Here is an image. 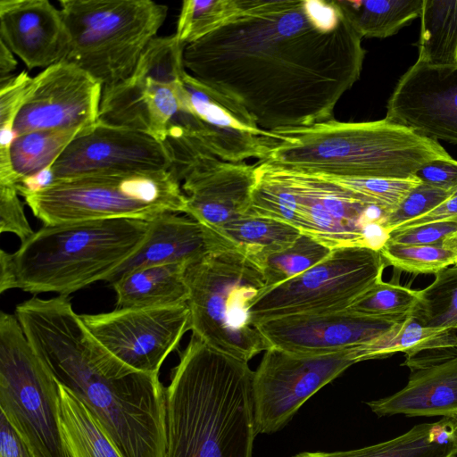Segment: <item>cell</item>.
I'll list each match as a JSON object with an SVG mask.
<instances>
[{"mask_svg":"<svg viewBox=\"0 0 457 457\" xmlns=\"http://www.w3.org/2000/svg\"><path fill=\"white\" fill-rule=\"evenodd\" d=\"M365 53L337 0H242L227 25L185 46L183 62L273 132L334 119Z\"/></svg>","mask_w":457,"mask_h":457,"instance_id":"cell-1","label":"cell"},{"mask_svg":"<svg viewBox=\"0 0 457 457\" xmlns=\"http://www.w3.org/2000/svg\"><path fill=\"white\" fill-rule=\"evenodd\" d=\"M15 316L56 381L87 405L123 457H164L165 395L158 374L112 354L68 296H33L16 305Z\"/></svg>","mask_w":457,"mask_h":457,"instance_id":"cell-2","label":"cell"},{"mask_svg":"<svg viewBox=\"0 0 457 457\" xmlns=\"http://www.w3.org/2000/svg\"><path fill=\"white\" fill-rule=\"evenodd\" d=\"M253 373L192 334L164 388V457H252Z\"/></svg>","mask_w":457,"mask_h":457,"instance_id":"cell-3","label":"cell"},{"mask_svg":"<svg viewBox=\"0 0 457 457\" xmlns=\"http://www.w3.org/2000/svg\"><path fill=\"white\" fill-rule=\"evenodd\" d=\"M150 221L113 219L43 225L14 253L0 252V293L68 296L110 277L145 242Z\"/></svg>","mask_w":457,"mask_h":457,"instance_id":"cell-4","label":"cell"},{"mask_svg":"<svg viewBox=\"0 0 457 457\" xmlns=\"http://www.w3.org/2000/svg\"><path fill=\"white\" fill-rule=\"evenodd\" d=\"M273 133L283 140L264 161L312 173L411 179L428 162L452 158L437 141L386 118L361 122L331 119Z\"/></svg>","mask_w":457,"mask_h":457,"instance_id":"cell-5","label":"cell"},{"mask_svg":"<svg viewBox=\"0 0 457 457\" xmlns=\"http://www.w3.org/2000/svg\"><path fill=\"white\" fill-rule=\"evenodd\" d=\"M185 280L194 336L247 362L270 348L250 313L267 290L262 272L230 243L188 264Z\"/></svg>","mask_w":457,"mask_h":457,"instance_id":"cell-6","label":"cell"},{"mask_svg":"<svg viewBox=\"0 0 457 457\" xmlns=\"http://www.w3.org/2000/svg\"><path fill=\"white\" fill-rule=\"evenodd\" d=\"M43 225L134 219L152 220L166 213L187 214V197L170 170L96 173L54 181L24 196Z\"/></svg>","mask_w":457,"mask_h":457,"instance_id":"cell-7","label":"cell"},{"mask_svg":"<svg viewBox=\"0 0 457 457\" xmlns=\"http://www.w3.org/2000/svg\"><path fill=\"white\" fill-rule=\"evenodd\" d=\"M59 4L70 36L64 61L104 88L131 75L168 13L167 5L150 0H61Z\"/></svg>","mask_w":457,"mask_h":457,"instance_id":"cell-8","label":"cell"},{"mask_svg":"<svg viewBox=\"0 0 457 457\" xmlns=\"http://www.w3.org/2000/svg\"><path fill=\"white\" fill-rule=\"evenodd\" d=\"M0 412L35 457H69L60 425L59 384L15 315L0 313Z\"/></svg>","mask_w":457,"mask_h":457,"instance_id":"cell-9","label":"cell"},{"mask_svg":"<svg viewBox=\"0 0 457 457\" xmlns=\"http://www.w3.org/2000/svg\"><path fill=\"white\" fill-rule=\"evenodd\" d=\"M185 46L175 34L154 37L131 75L104 88L99 121L164 142L187 112Z\"/></svg>","mask_w":457,"mask_h":457,"instance_id":"cell-10","label":"cell"},{"mask_svg":"<svg viewBox=\"0 0 457 457\" xmlns=\"http://www.w3.org/2000/svg\"><path fill=\"white\" fill-rule=\"evenodd\" d=\"M386 266L378 250L362 246L333 249L315 266L265 291L250 308L252 323L345 310L382 279Z\"/></svg>","mask_w":457,"mask_h":457,"instance_id":"cell-11","label":"cell"},{"mask_svg":"<svg viewBox=\"0 0 457 457\" xmlns=\"http://www.w3.org/2000/svg\"><path fill=\"white\" fill-rule=\"evenodd\" d=\"M268 163L295 195L301 233L331 249L362 246L379 251L386 241L388 234L382 228L386 214L379 208L318 173Z\"/></svg>","mask_w":457,"mask_h":457,"instance_id":"cell-12","label":"cell"},{"mask_svg":"<svg viewBox=\"0 0 457 457\" xmlns=\"http://www.w3.org/2000/svg\"><path fill=\"white\" fill-rule=\"evenodd\" d=\"M163 143L172 160L170 171L187 197V216L216 230L246 213L255 164L219 159L181 127L173 128Z\"/></svg>","mask_w":457,"mask_h":457,"instance_id":"cell-13","label":"cell"},{"mask_svg":"<svg viewBox=\"0 0 457 457\" xmlns=\"http://www.w3.org/2000/svg\"><path fill=\"white\" fill-rule=\"evenodd\" d=\"M264 352L253 381L258 434L282 428L312 395L356 363L353 348L320 355Z\"/></svg>","mask_w":457,"mask_h":457,"instance_id":"cell-14","label":"cell"},{"mask_svg":"<svg viewBox=\"0 0 457 457\" xmlns=\"http://www.w3.org/2000/svg\"><path fill=\"white\" fill-rule=\"evenodd\" d=\"M93 336L117 359L138 371L158 374L184 334L191 330L187 303L143 308H116L80 314Z\"/></svg>","mask_w":457,"mask_h":457,"instance_id":"cell-15","label":"cell"},{"mask_svg":"<svg viewBox=\"0 0 457 457\" xmlns=\"http://www.w3.org/2000/svg\"><path fill=\"white\" fill-rule=\"evenodd\" d=\"M163 142L124 127L98 122L74 138L52 165L54 181L96 173L170 170Z\"/></svg>","mask_w":457,"mask_h":457,"instance_id":"cell-16","label":"cell"},{"mask_svg":"<svg viewBox=\"0 0 457 457\" xmlns=\"http://www.w3.org/2000/svg\"><path fill=\"white\" fill-rule=\"evenodd\" d=\"M104 86L66 61L44 69L14 123L15 136L42 129L93 128L99 120Z\"/></svg>","mask_w":457,"mask_h":457,"instance_id":"cell-17","label":"cell"},{"mask_svg":"<svg viewBox=\"0 0 457 457\" xmlns=\"http://www.w3.org/2000/svg\"><path fill=\"white\" fill-rule=\"evenodd\" d=\"M183 82L193 123L188 130L211 154L226 162L264 161L283 137L262 129L238 104L202 84L188 72Z\"/></svg>","mask_w":457,"mask_h":457,"instance_id":"cell-18","label":"cell"},{"mask_svg":"<svg viewBox=\"0 0 457 457\" xmlns=\"http://www.w3.org/2000/svg\"><path fill=\"white\" fill-rule=\"evenodd\" d=\"M385 118L424 137L457 144V66L416 62L398 80Z\"/></svg>","mask_w":457,"mask_h":457,"instance_id":"cell-19","label":"cell"},{"mask_svg":"<svg viewBox=\"0 0 457 457\" xmlns=\"http://www.w3.org/2000/svg\"><path fill=\"white\" fill-rule=\"evenodd\" d=\"M400 320L342 310L284 316L254 326L270 347L300 355H320L367 344Z\"/></svg>","mask_w":457,"mask_h":457,"instance_id":"cell-20","label":"cell"},{"mask_svg":"<svg viewBox=\"0 0 457 457\" xmlns=\"http://www.w3.org/2000/svg\"><path fill=\"white\" fill-rule=\"evenodd\" d=\"M0 36L29 70L64 61L70 50L61 10L47 0H1Z\"/></svg>","mask_w":457,"mask_h":457,"instance_id":"cell-21","label":"cell"},{"mask_svg":"<svg viewBox=\"0 0 457 457\" xmlns=\"http://www.w3.org/2000/svg\"><path fill=\"white\" fill-rule=\"evenodd\" d=\"M212 228L191 217L162 213L150 220L142 246L107 280L110 284L123 274L145 266L179 263L188 265L228 244Z\"/></svg>","mask_w":457,"mask_h":457,"instance_id":"cell-22","label":"cell"},{"mask_svg":"<svg viewBox=\"0 0 457 457\" xmlns=\"http://www.w3.org/2000/svg\"><path fill=\"white\" fill-rule=\"evenodd\" d=\"M411 370L408 383L402 390L367 403L374 413L446 417L457 411V353Z\"/></svg>","mask_w":457,"mask_h":457,"instance_id":"cell-23","label":"cell"},{"mask_svg":"<svg viewBox=\"0 0 457 457\" xmlns=\"http://www.w3.org/2000/svg\"><path fill=\"white\" fill-rule=\"evenodd\" d=\"M187 265L159 264L132 270L111 285L116 308L163 307L187 303Z\"/></svg>","mask_w":457,"mask_h":457,"instance_id":"cell-24","label":"cell"},{"mask_svg":"<svg viewBox=\"0 0 457 457\" xmlns=\"http://www.w3.org/2000/svg\"><path fill=\"white\" fill-rule=\"evenodd\" d=\"M293 457H457V445L452 421L443 417L377 445L332 453L305 452Z\"/></svg>","mask_w":457,"mask_h":457,"instance_id":"cell-25","label":"cell"},{"mask_svg":"<svg viewBox=\"0 0 457 457\" xmlns=\"http://www.w3.org/2000/svg\"><path fill=\"white\" fill-rule=\"evenodd\" d=\"M59 403L61 430L69 457H123L92 411L61 384Z\"/></svg>","mask_w":457,"mask_h":457,"instance_id":"cell-26","label":"cell"},{"mask_svg":"<svg viewBox=\"0 0 457 457\" xmlns=\"http://www.w3.org/2000/svg\"><path fill=\"white\" fill-rule=\"evenodd\" d=\"M445 349H457L454 330L427 328L410 315L374 340L353 348V353L356 362H359L385 358L399 352L407 356Z\"/></svg>","mask_w":457,"mask_h":457,"instance_id":"cell-27","label":"cell"},{"mask_svg":"<svg viewBox=\"0 0 457 457\" xmlns=\"http://www.w3.org/2000/svg\"><path fill=\"white\" fill-rule=\"evenodd\" d=\"M215 231L257 266L266 257L293 245L302 234L287 223L250 215L234 219Z\"/></svg>","mask_w":457,"mask_h":457,"instance_id":"cell-28","label":"cell"},{"mask_svg":"<svg viewBox=\"0 0 457 457\" xmlns=\"http://www.w3.org/2000/svg\"><path fill=\"white\" fill-rule=\"evenodd\" d=\"M417 62L457 66V0H423Z\"/></svg>","mask_w":457,"mask_h":457,"instance_id":"cell-29","label":"cell"},{"mask_svg":"<svg viewBox=\"0 0 457 457\" xmlns=\"http://www.w3.org/2000/svg\"><path fill=\"white\" fill-rule=\"evenodd\" d=\"M362 37L385 38L420 16L423 0H337Z\"/></svg>","mask_w":457,"mask_h":457,"instance_id":"cell-30","label":"cell"},{"mask_svg":"<svg viewBox=\"0 0 457 457\" xmlns=\"http://www.w3.org/2000/svg\"><path fill=\"white\" fill-rule=\"evenodd\" d=\"M87 130L42 129L17 135L10 149L13 185L51 167L71 142Z\"/></svg>","mask_w":457,"mask_h":457,"instance_id":"cell-31","label":"cell"},{"mask_svg":"<svg viewBox=\"0 0 457 457\" xmlns=\"http://www.w3.org/2000/svg\"><path fill=\"white\" fill-rule=\"evenodd\" d=\"M435 280L418 291L411 316L423 326L457 329V265L438 271Z\"/></svg>","mask_w":457,"mask_h":457,"instance_id":"cell-32","label":"cell"},{"mask_svg":"<svg viewBox=\"0 0 457 457\" xmlns=\"http://www.w3.org/2000/svg\"><path fill=\"white\" fill-rule=\"evenodd\" d=\"M332 250L302 233L293 245L266 257L258 265L267 290L315 266L326 259Z\"/></svg>","mask_w":457,"mask_h":457,"instance_id":"cell-33","label":"cell"},{"mask_svg":"<svg viewBox=\"0 0 457 457\" xmlns=\"http://www.w3.org/2000/svg\"><path fill=\"white\" fill-rule=\"evenodd\" d=\"M242 10V0H186L175 36L186 46L227 25Z\"/></svg>","mask_w":457,"mask_h":457,"instance_id":"cell-34","label":"cell"},{"mask_svg":"<svg viewBox=\"0 0 457 457\" xmlns=\"http://www.w3.org/2000/svg\"><path fill=\"white\" fill-rule=\"evenodd\" d=\"M34 86L25 71L0 81V185H13L10 149L17 115Z\"/></svg>","mask_w":457,"mask_h":457,"instance_id":"cell-35","label":"cell"},{"mask_svg":"<svg viewBox=\"0 0 457 457\" xmlns=\"http://www.w3.org/2000/svg\"><path fill=\"white\" fill-rule=\"evenodd\" d=\"M418 291L381 279L345 310L365 316L403 320L413 312Z\"/></svg>","mask_w":457,"mask_h":457,"instance_id":"cell-36","label":"cell"},{"mask_svg":"<svg viewBox=\"0 0 457 457\" xmlns=\"http://www.w3.org/2000/svg\"><path fill=\"white\" fill-rule=\"evenodd\" d=\"M386 265L414 274H436L451 264L455 253L438 245H401L386 241L379 249Z\"/></svg>","mask_w":457,"mask_h":457,"instance_id":"cell-37","label":"cell"},{"mask_svg":"<svg viewBox=\"0 0 457 457\" xmlns=\"http://www.w3.org/2000/svg\"><path fill=\"white\" fill-rule=\"evenodd\" d=\"M350 190L385 214L395 210L410 191L420 181L411 179L351 178L318 173Z\"/></svg>","mask_w":457,"mask_h":457,"instance_id":"cell-38","label":"cell"},{"mask_svg":"<svg viewBox=\"0 0 457 457\" xmlns=\"http://www.w3.org/2000/svg\"><path fill=\"white\" fill-rule=\"evenodd\" d=\"M451 196L448 192L420 182L395 210L385 215L382 228L388 234L398 227L430 212Z\"/></svg>","mask_w":457,"mask_h":457,"instance_id":"cell-39","label":"cell"},{"mask_svg":"<svg viewBox=\"0 0 457 457\" xmlns=\"http://www.w3.org/2000/svg\"><path fill=\"white\" fill-rule=\"evenodd\" d=\"M457 232V221L440 220L390 231L386 241L401 245H438Z\"/></svg>","mask_w":457,"mask_h":457,"instance_id":"cell-40","label":"cell"},{"mask_svg":"<svg viewBox=\"0 0 457 457\" xmlns=\"http://www.w3.org/2000/svg\"><path fill=\"white\" fill-rule=\"evenodd\" d=\"M0 232L14 234L21 243L35 232L26 217L19 194L12 185H0Z\"/></svg>","mask_w":457,"mask_h":457,"instance_id":"cell-41","label":"cell"},{"mask_svg":"<svg viewBox=\"0 0 457 457\" xmlns=\"http://www.w3.org/2000/svg\"><path fill=\"white\" fill-rule=\"evenodd\" d=\"M414 177L423 184L453 195L457 191V161L453 158L429 161L415 172Z\"/></svg>","mask_w":457,"mask_h":457,"instance_id":"cell-42","label":"cell"},{"mask_svg":"<svg viewBox=\"0 0 457 457\" xmlns=\"http://www.w3.org/2000/svg\"><path fill=\"white\" fill-rule=\"evenodd\" d=\"M0 457H35L2 412H0Z\"/></svg>","mask_w":457,"mask_h":457,"instance_id":"cell-43","label":"cell"},{"mask_svg":"<svg viewBox=\"0 0 457 457\" xmlns=\"http://www.w3.org/2000/svg\"><path fill=\"white\" fill-rule=\"evenodd\" d=\"M440 220H455L457 221V195H452L439 206L430 212L409 221L397 228H404L423 223L440 221ZM395 228V229H397Z\"/></svg>","mask_w":457,"mask_h":457,"instance_id":"cell-44","label":"cell"},{"mask_svg":"<svg viewBox=\"0 0 457 457\" xmlns=\"http://www.w3.org/2000/svg\"><path fill=\"white\" fill-rule=\"evenodd\" d=\"M14 54L0 40V81L13 76L17 67Z\"/></svg>","mask_w":457,"mask_h":457,"instance_id":"cell-45","label":"cell"},{"mask_svg":"<svg viewBox=\"0 0 457 457\" xmlns=\"http://www.w3.org/2000/svg\"><path fill=\"white\" fill-rule=\"evenodd\" d=\"M445 246L453 250L455 253V265H457V232L449 237L444 243Z\"/></svg>","mask_w":457,"mask_h":457,"instance_id":"cell-46","label":"cell"},{"mask_svg":"<svg viewBox=\"0 0 457 457\" xmlns=\"http://www.w3.org/2000/svg\"><path fill=\"white\" fill-rule=\"evenodd\" d=\"M446 417H448L450 419V420L452 421V423L453 425L454 438H455V442L457 445V411L452 412L450 415H448Z\"/></svg>","mask_w":457,"mask_h":457,"instance_id":"cell-47","label":"cell"},{"mask_svg":"<svg viewBox=\"0 0 457 457\" xmlns=\"http://www.w3.org/2000/svg\"><path fill=\"white\" fill-rule=\"evenodd\" d=\"M457 195V191L453 195Z\"/></svg>","mask_w":457,"mask_h":457,"instance_id":"cell-48","label":"cell"}]
</instances>
